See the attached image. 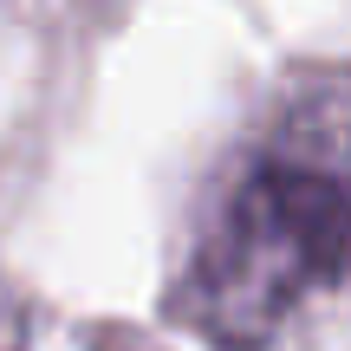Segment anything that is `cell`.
Here are the masks:
<instances>
[{
  "label": "cell",
  "instance_id": "1",
  "mask_svg": "<svg viewBox=\"0 0 351 351\" xmlns=\"http://www.w3.org/2000/svg\"><path fill=\"white\" fill-rule=\"evenodd\" d=\"M351 254V182H345V111L339 91L306 98L247 156L176 287V313L202 339L254 351L293 326L313 300L339 293Z\"/></svg>",
  "mask_w": 351,
  "mask_h": 351
},
{
  "label": "cell",
  "instance_id": "2",
  "mask_svg": "<svg viewBox=\"0 0 351 351\" xmlns=\"http://www.w3.org/2000/svg\"><path fill=\"white\" fill-rule=\"evenodd\" d=\"M0 351H20V319H13L7 300H0Z\"/></svg>",
  "mask_w": 351,
  "mask_h": 351
}]
</instances>
